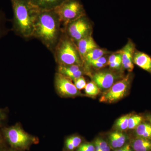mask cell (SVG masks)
I'll return each mask as SVG.
<instances>
[{"label": "cell", "instance_id": "5", "mask_svg": "<svg viewBox=\"0 0 151 151\" xmlns=\"http://www.w3.org/2000/svg\"><path fill=\"white\" fill-rule=\"evenodd\" d=\"M4 133L11 145L16 148L27 149L37 142L36 138L24 131L19 124L6 128Z\"/></svg>", "mask_w": 151, "mask_h": 151}, {"label": "cell", "instance_id": "17", "mask_svg": "<svg viewBox=\"0 0 151 151\" xmlns=\"http://www.w3.org/2000/svg\"><path fill=\"white\" fill-rule=\"evenodd\" d=\"M135 129L137 137L151 140V124L147 123H142Z\"/></svg>", "mask_w": 151, "mask_h": 151}, {"label": "cell", "instance_id": "4", "mask_svg": "<svg viewBox=\"0 0 151 151\" xmlns=\"http://www.w3.org/2000/svg\"><path fill=\"white\" fill-rule=\"evenodd\" d=\"M54 10L63 27L70 22L86 15L84 6L79 0H64Z\"/></svg>", "mask_w": 151, "mask_h": 151}, {"label": "cell", "instance_id": "15", "mask_svg": "<svg viewBox=\"0 0 151 151\" xmlns=\"http://www.w3.org/2000/svg\"><path fill=\"white\" fill-rule=\"evenodd\" d=\"M64 1V0H30L34 6L41 11L54 9Z\"/></svg>", "mask_w": 151, "mask_h": 151}, {"label": "cell", "instance_id": "28", "mask_svg": "<svg viewBox=\"0 0 151 151\" xmlns=\"http://www.w3.org/2000/svg\"><path fill=\"white\" fill-rule=\"evenodd\" d=\"M5 119V114L2 110L0 109V122Z\"/></svg>", "mask_w": 151, "mask_h": 151}, {"label": "cell", "instance_id": "14", "mask_svg": "<svg viewBox=\"0 0 151 151\" xmlns=\"http://www.w3.org/2000/svg\"><path fill=\"white\" fill-rule=\"evenodd\" d=\"M127 135L120 131L112 132L108 137V142L111 147L113 149H118L124 146L127 142Z\"/></svg>", "mask_w": 151, "mask_h": 151}, {"label": "cell", "instance_id": "21", "mask_svg": "<svg viewBox=\"0 0 151 151\" xmlns=\"http://www.w3.org/2000/svg\"><path fill=\"white\" fill-rule=\"evenodd\" d=\"M7 21L5 14L2 11H0V39L6 35L9 31L6 26Z\"/></svg>", "mask_w": 151, "mask_h": 151}, {"label": "cell", "instance_id": "3", "mask_svg": "<svg viewBox=\"0 0 151 151\" xmlns=\"http://www.w3.org/2000/svg\"><path fill=\"white\" fill-rule=\"evenodd\" d=\"M58 65L83 66V62L76 44L65 33H62L53 52Z\"/></svg>", "mask_w": 151, "mask_h": 151}, {"label": "cell", "instance_id": "10", "mask_svg": "<svg viewBox=\"0 0 151 151\" xmlns=\"http://www.w3.org/2000/svg\"><path fill=\"white\" fill-rule=\"evenodd\" d=\"M117 52L121 54L122 57V67L129 72H132L134 68L133 61L135 53V45L131 40Z\"/></svg>", "mask_w": 151, "mask_h": 151}, {"label": "cell", "instance_id": "19", "mask_svg": "<svg viewBox=\"0 0 151 151\" xmlns=\"http://www.w3.org/2000/svg\"><path fill=\"white\" fill-rule=\"evenodd\" d=\"M132 114H128L120 117L116 121L115 124V128L117 131H125L128 129L129 125V120Z\"/></svg>", "mask_w": 151, "mask_h": 151}, {"label": "cell", "instance_id": "30", "mask_svg": "<svg viewBox=\"0 0 151 151\" xmlns=\"http://www.w3.org/2000/svg\"><path fill=\"white\" fill-rule=\"evenodd\" d=\"M125 151H132V147L129 144L126 145V149Z\"/></svg>", "mask_w": 151, "mask_h": 151}, {"label": "cell", "instance_id": "31", "mask_svg": "<svg viewBox=\"0 0 151 151\" xmlns=\"http://www.w3.org/2000/svg\"><path fill=\"white\" fill-rule=\"evenodd\" d=\"M100 151H110V147L109 146H107L105 149Z\"/></svg>", "mask_w": 151, "mask_h": 151}, {"label": "cell", "instance_id": "29", "mask_svg": "<svg viewBox=\"0 0 151 151\" xmlns=\"http://www.w3.org/2000/svg\"><path fill=\"white\" fill-rule=\"evenodd\" d=\"M126 149V145L122 147L116 149L114 151H125Z\"/></svg>", "mask_w": 151, "mask_h": 151}, {"label": "cell", "instance_id": "16", "mask_svg": "<svg viewBox=\"0 0 151 151\" xmlns=\"http://www.w3.org/2000/svg\"><path fill=\"white\" fill-rule=\"evenodd\" d=\"M130 146L134 151H151V140L140 137L133 139Z\"/></svg>", "mask_w": 151, "mask_h": 151}, {"label": "cell", "instance_id": "24", "mask_svg": "<svg viewBox=\"0 0 151 151\" xmlns=\"http://www.w3.org/2000/svg\"><path fill=\"white\" fill-rule=\"evenodd\" d=\"M76 151H95V147L92 143H84L78 147Z\"/></svg>", "mask_w": 151, "mask_h": 151}, {"label": "cell", "instance_id": "23", "mask_svg": "<svg viewBox=\"0 0 151 151\" xmlns=\"http://www.w3.org/2000/svg\"><path fill=\"white\" fill-rule=\"evenodd\" d=\"M73 82H74L73 84L75 85L76 87L79 91L85 89V86L87 84L86 80L83 76L76 79L73 81Z\"/></svg>", "mask_w": 151, "mask_h": 151}, {"label": "cell", "instance_id": "8", "mask_svg": "<svg viewBox=\"0 0 151 151\" xmlns=\"http://www.w3.org/2000/svg\"><path fill=\"white\" fill-rule=\"evenodd\" d=\"M54 86L56 92L60 97H74L82 95L72 80L57 72L55 75Z\"/></svg>", "mask_w": 151, "mask_h": 151}, {"label": "cell", "instance_id": "7", "mask_svg": "<svg viewBox=\"0 0 151 151\" xmlns=\"http://www.w3.org/2000/svg\"><path fill=\"white\" fill-rule=\"evenodd\" d=\"M131 80L129 76L116 82L103 92L100 98L101 103H112L121 100L126 96L129 87Z\"/></svg>", "mask_w": 151, "mask_h": 151}, {"label": "cell", "instance_id": "32", "mask_svg": "<svg viewBox=\"0 0 151 151\" xmlns=\"http://www.w3.org/2000/svg\"><path fill=\"white\" fill-rule=\"evenodd\" d=\"M149 121H150V124H151V116H150V117H149Z\"/></svg>", "mask_w": 151, "mask_h": 151}, {"label": "cell", "instance_id": "18", "mask_svg": "<svg viewBox=\"0 0 151 151\" xmlns=\"http://www.w3.org/2000/svg\"><path fill=\"white\" fill-rule=\"evenodd\" d=\"M108 53V51L107 50L99 48V47L94 49L86 55V56L84 57L83 59V64L98 59L100 57L105 56Z\"/></svg>", "mask_w": 151, "mask_h": 151}, {"label": "cell", "instance_id": "2", "mask_svg": "<svg viewBox=\"0 0 151 151\" xmlns=\"http://www.w3.org/2000/svg\"><path fill=\"white\" fill-rule=\"evenodd\" d=\"M13 12L12 30L24 39L32 37L40 10L30 0H10Z\"/></svg>", "mask_w": 151, "mask_h": 151}, {"label": "cell", "instance_id": "20", "mask_svg": "<svg viewBox=\"0 0 151 151\" xmlns=\"http://www.w3.org/2000/svg\"><path fill=\"white\" fill-rule=\"evenodd\" d=\"M85 93L89 97H94L100 94V89L93 81L86 84L85 87Z\"/></svg>", "mask_w": 151, "mask_h": 151}, {"label": "cell", "instance_id": "1", "mask_svg": "<svg viewBox=\"0 0 151 151\" xmlns=\"http://www.w3.org/2000/svg\"><path fill=\"white\" fill-rule=\"evenodd\" d=\"M54 9L40 11L35 24L32 37L41 42L53 52L62 33V27Z\"/></svg>", "mask_w": 151, "mask_h": 151}, {"label": "cell", "instance_id": "12", "mask_svg": "<svg viewBox=\"0 0 151 151\" xmlns=\"http://www.w3.org/2000/svg\"><path fill=\"white\" fill-rule=\"evenodd\" d=\"M76 44L83 61L86 55L94 49L98 47L97 43L92 37V35L81 39Z\"/></svg>", "mask_w": 151, "mask_h": 151}, {"label": "cell", "instance_id": "11", "mask_svg": "<svg viewBox=\"0 0 151 151\" xmlns=\"http://www.w3.org/2000/svg\"><path fill=\"white\" fill-rule=\"evenodd\" d=\"M57 72L74 81L85 73L84 66L76 65H58Z\"/></svg>", "mask_w": 151, "mask_h": 151}, {"label": "cell", "instance_id": "22", "mask_svg": "<svg viewBox=\"0 0 151 151\" xmlns=\"http://www.w3.org/2000/svg\"><path fill=\"white\" fill-rule=\"evenodd\" d=\"M143 118L138 115H131L129 120L128 129H134L142 123Z\"/></svg>", "mask_w": 151, "mask_h": 151}, {"label": "cell", "instance_id": "9", "mask_svg": "<svg viewBox=\"0 0 151 151\" xmlns=\"http://www.w3.org/2000/svg\"><path fill=\"white\" fill-rule=\"evenodd\" d=\"M122 77V76L112 71L102 70L94 73L92 79L100 89L107 90Z\"/></svg>", "mask_w": 151, "mask_h": 151}, {"label": "cell", "instance_id": "26", "mask_svg": "<svg viewBox=\"0 0 151 151\" xmlns=\"http://www.w3.org/2000/svg\"><path fill=\"white\" fill-rule=\"evenodd\" d=\"M108 65L112 69L119 70L122 67V59L112 63Z\"/></svg>", "mask_w": 151, "mask_h": 151}, {"label": "cell", "instance_id": "27", "mask_svg": "<svg viewBox=\"0 0 151 151\" xmlns=\"http://www.w3.org/2000/svg\"><path fill=\"white\" fill-rule=\"evenodd\" d=\"M65 145H66V148H67L68 150H73L75 149L73 144L69 141L68 138L65 141Z\"/></svg>", "mask_w": 151, "mask_h": 151}, {"label": "cell", "instance_id": "6", "mask_svg": "<svg viewBox=\"0 0 151 151\" xmlns=\"http://www.w3.org/2000/svg\"><path fill=\"white\" fill-rule=\"evenodd\" d=\"M92 26L86 15L81 17L62 27V31L76 43L92 34Z\"/></svg>", "mask_w": 151, "mask_h": 151}, {"label": "cell", "instance_id": "25", "mask_svg": "<svg viewBox=\"0 0 151 151\" xmlns=\"http://www.w3.org/2000/svg\"><path fill=\"white\" fill-rule=\"evenodd\" d=\"M69 141L73 144L74 148L77 147L80 145L81 142V138L78 136H72L68 138Z\"/></svg>", "mask_w": 151, "mask_h": 151}, {"label": "cell", "instance_id": "13", "mask_svg": "<svg viewBox=\"0 0 151 151\" xmlns=\"http://www.w3.org/2000/svg\"><path fill=\"white\" fill-rule=\"evenodd\" d=\"M133 61L136 65L151 73V58L147 54L137 52L134 54Z\"/></svg>", "mask_w": 151, "mask_h": 151}]
</instances>
